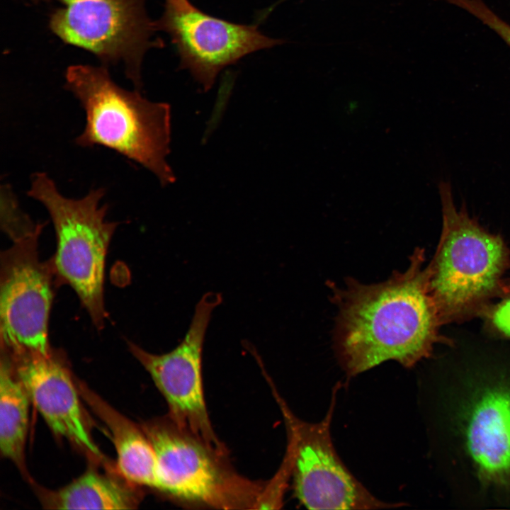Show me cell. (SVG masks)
<instances>
[{
	"instance_id": "obj_5",
	"label": "cell",
	"mask_w": 510,
	"mask_h": 510,
	"mask_svg": "<svg viewBox=\"0 0 510 510\" xmlns=\"http://www.w3.org/2000/svg\"><path fill=\"white\" fill-rule=\"evenodd\" d=\"M443 228L433 261L427 266L429 289L442 321L475 310L498 289L509 265V252L491 234L455 208L449 183L441 182Z\"/></svg>"
},
{
	"instance_id": "obj_7",
	"label": "cell",
	"mask_w": 510,
	"mask_h": 510,
	"mask_svg": "<svg viewBox=\"0 0 510 510\" xmlns=\"http://www.w3.org/2000/svg\"><path fill=\"white\" fill-rule=\"evenodd\" d=\"M51 30L67 44L95 55L103 63L122 62L126 76L141 90L142 64L151 48L163 46L145 9V0H58Z\"/></svg>"
},
{
	"instance_id": "obj_17",
	"label": "cell",
	"mask_w": 510,
	"mask_h": 510,
	"mask_svg": "<svg viewBox=\"0 0 510 510\" xmlns=\"http://www.w3.org/2000/svg\"><path fill=\"white\" fill-rule=\"evenodd\" d=\"M475 16L496 32L510 47V25L495 14L482 0H446Z\"/></svg>"
},
{
	"instance_id": "obj_19",
	"label": "cell",
	"mask_w": 510,
	"mask_h": 510,
	"mask_svg": "<svg viewBox=\"0 0 510 510\" xmlns=\"http://www.w3.org/2000/svg\"><path fill=\"white\" fill-rule=\"evenodd\" d=\"M165 6L182 10L190 7L192 4L188 0H166Z\"/></svg>"
},
{
	"instance_id": "obj_13",
	"label": "cell",
	"mask_w": 510,
	"mask_h": 510,
	"mask_svg": "<svg viewBox=\"0 0 510 510\" xmlns=\"http://www.w3.org/2000/svg\"><path fill=\"white\" fill-rule=\"evenodd\" d=\"M79 393L108 428L116 450V465L130 483L157 489V460L154 448L143 431L85 385Z\"/></svg>"
},
{
	"instance_id": "obj_10",
	"label": "cell",
	"mask_w": 510,
	"mask_h": 510,
	"mask_svg": "<svg viewBox=\"0 0 510 510\" xmlns=\"http://www.w3.org/2000/svg\"><path fill=\"white\" fill-rule=\"evenodd\" d=\"M40 235L12 242L1 253V346L47 353L49 319L59 284L50 259L40 258Z\"/></svg>"
},
{
	"instance_id": "obj_4",
	"label": "cell",
	"mask_w": 510,
	"mask_h": 510,
	"mask_svg": "<svg viewBox=\"0 0 510 510\" xmlns=\"http://www.w3.org/2000/svg\"><path fill=\"white\" fill-rule=\"evenodd\" d=\"M103 188L80 198L63 196L45 172L31 177L27 194L47 210L56 235L50 257L57 283L70 286L93 324L100 330L108 316L104 303L105 266L108 246L118 222L106 220L108 205H100Z\"/></svg>"
},
{
	"instance_id": "obj_3",
	"label": "cell",
	"mask_w": 510,
	"mask_h": 510,
	"mask_svg": "<svg viewBox=\"0 0 510 510\" xmlns=\"http://www.w3.org/2000/svg\"><path fill=\"white\" fill-rule=\"evenodd\" d=\"M64 86L85 112L84 128L75 139L78 146L112 149L151 171L162 186L175 181L166 160L171 140L168 103L122 88L104 65L69 67Z\"/></svg>"
},
{
	"instance_id": "obj_11",
	"label": "cell",
	"mask_w": 510,
	"mask_h": 510,
	"mask_svg": "<svg viewBox=\"0 0 510 510\" xmlns=\"http://www.w3.org/2000/svg\"><path fill=\"white\" fill-rule=\"evenodd\" d=\"M175 45L182 69L208 91L218 74L243 57L283 43L262 33L256 26L234 23L208 15L193 5L186 9L165 6L155 21Z\"/></svg>"
},
{
	"instance_id": "obj_8",
	"label": "cell",
	"mask_w": 510,
	"mask_h": 510,
	"mask_svg": "<svg viewBox=\"0 0 510 510\" xmlns=\"http://www.w3.org/2000/svg\"><path fill=\"white\" fill-rule=\"evenodd\" d=\"M333 391L329 408L317 423L296 416L276 392L284 417L288 446L292 450V477L295 497L310 509H379L402 506L375 497L356 478L339 458L331 437V422L336 404Z\"/></svg>"
},
{
	"instance_id": "obj_6",
	"label": "cell",
	"mask_w": 510,
	"mask_h": 510,
	"mask_svg": "<svg viewBox=\"0 0 510 510\" xmlns=\"http://www.w3.org/2000/svg\"><path fill=\"white\" fill-rule=\"evenodd\" d=\"M142 429L156 455L157 487L176 502L217 509L263 507L266 484L239 475L220 452L167 416Z\"/></svg>"
},
{
	"instance_id": "obj_1",
	"label": "cell",
	"mask_w": 510,
	"mask_h": 510,
	"mask_svg": "<svg viewBox=\"0 0 510 510\" xmlns=\"http://www.w3.org/2000/svg\"><path fill=\"white\" fill-rule=\"evenodd\" d=\"M430 385L435 454L449 502L510 509V361L453 363Z\"/></svg>"
},
{
	"instance_id": "obj_9",
	"label": "cell",
	"mask_w": 510,
	"mask_h": 510,
	"mask_svg": "<svg viewBox=\"0 0 510 510\" xmlns=\"http://www.w3.org/2000/svg\"><path fill=\"white\" fill-rule=\"evenodd\" d=\"M222 295L210 291L197 302L188 329L171 351L156 354L128 341L133 356L151 376L168 406L169 418L180 429L222 453L227 448L214 431L207 410L202 376L205 337Z\"/></svg>"
},
{
	"instance_id": "obj_12",
	"label": "cell",
	"mask_w": 510,
	"mask_h": 510,
	"mask_svg": "<svg viewBox=\"0 0 510 510\" xmlns=\"http://www.w3.org/2000/svg\"><path fill=\"white\" fill-rule=\"evenodd\" d=\"M1 349L8 355L31 403L51 431L95 457L101 453L90 436L83 416L79 392L61 356Z\"/></svg>"
},
{
	"instance_id": "obj_14",
	"label": "cell",
	"mask_w": 510,
	"mask_h": 510,
	"mask_svg": "<svg viewBox=\"0 0 510 510\" xmlns=\"http://www.w3.org/2000/svg\"><path fill=\"white\" fill-rule=\"evenodd\" d=\"M30 397L11 359L1 349L0 368V450L22 465L29 421Z\"/></svg>"
},
{
	"instance_id": "obj_18",
	"label": "cell",
	"mask_w": 510,
	"mask_h": 510,
	"mask_svg": "<svg viewBox=\"0 0 510 510\" xmlns=\"http://www.w3.org/2000/svg\"><path fill=\"white\" fill-rule=\"evenodd\" d=\"M492 322L503 334L510 336V299L501 303L493 312Z\"/></svg>"
},
{
	"instance_id": "obj_16",
	"label": "cell",
	"mask_w": 510,
	"mask_h": 510,
	"mask_svg": "<svg viewBox=\"0 0 510 510\" xmlns=\"http://www.w3.org/2000/svg\"><path fill=\"white\" fill-rule=\"evenodd\" d=\"M0 198L1 228L12 242L41 234L45 223L34 222L21 209L11 185H1Z\"/></svg>"
},
{
	"instance_id": "obj_15",
	"label": "cell",
	"mask_w": 510,
	"mask_h": 510,
	"mask_svg": "<svg viewBox=\"0 0 510 510\" xmlns=\"http://www.w3.org/2000/svg\"><path fill=\"white\" fill-rule=\"evenodd\" d=\"M48 501L58 509H130L138 504L130 488L92 470L52 492Z\"/></svg>"
},
{
	"instance_id": "obj_2",
	"label": "cell",
	"mask_w": 510,
	"mask_h": 510,
	"mask_svg": "<svg viewBox=\"0 0 510 510\" xmlns=\"http://www.w3.org/2000/svg\"><path fill=\"white\" fill-rule=\"evenodd\" d=\"M409 260L404 271L381 282L347 278L340 287L333 284L334 350L348 376L388 361L412 368L440 341L442 322L423 267L424 250L416 249Z\"/></svg>"
},
{
	"instance_id": "obj_20",
	"label": "cell",
	"mask_w": 510,
	"mask_h": 510,
	"mask_svg": "<svg viewBox=\"0 0 510 510\" xmlns=\"http://www.w3.org/2000/svg\"><path fill=\"white\" fill-rule=\"evenodd\" d=\"M35 2L48 1L50 0H33Z\"/></svg>"
}]
</instances>
